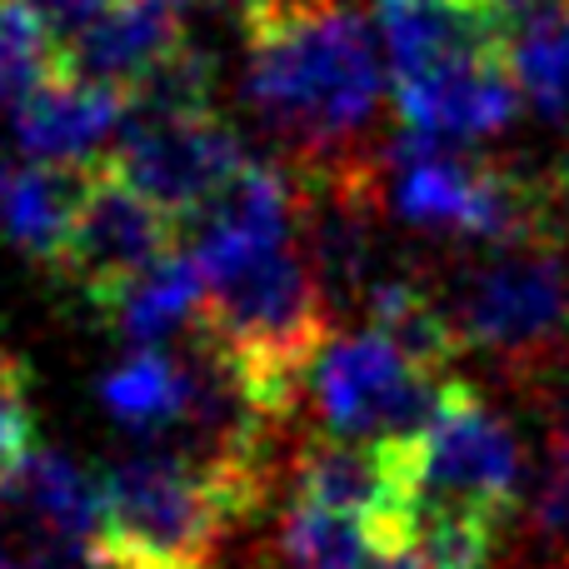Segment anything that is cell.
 <instances>
[{"mask_svg":"<svg viewBox=\"0 0 569 569\" xmlns=\"http://www.w3.org/2000/svg\"><path fill=\"white\" fill-rule=\"evenodd\" d=\"M90 160H16V166H0V226L6 236L26 250L36 266H56L60 246H66L70 226H76V210L86 200Z\"/></svg>","mask_w":569,"mask_h":569,"instance_id":"9c48e42d","label":"cell"},{"mask_svg":"<svg viewBox=\"0 0 569 569\" xmlns=\"http://www.w3.org/2000/svg\"><path fill=\"white\" fill-rule=\"evenodd\" d=\"M20 140L40 160H90L106 156L100 146L120 136L126 126V96L110 86H96L86 76H70L16 110Z\"/></svg>","mask_w":569,"mask_h":569,"instance_id":"30bf717a","label":"cell"},{"mask_svg":"<svg viewBox=\"0 0 569 569\" xmlns=\"http://www.w3.org/2000/svg\"><path fill=\"white\" fill-rule=\"evenodd\" d=\"M30 370L0 345V485L30 460Z\"/></svg>","mask_w":569,"mask_h":569,"instance_id":"2e32d148","label":"cell"},{"mask_svg":"<svg viewBox=\"0 0 569 569\" xmlns=\"http://www.w3.org/2000/svg\"><path fill=\"white\" fill-rule=\"evenodd\" d=\"M170 256H180L176 216H166L140 186H130L110 150L96 156L86 200H80L76 226H70L50 276L80 305L120 315L126 295Z\"/></svg>","mask_w":569,"mask_h":569,"instance_id":"277c9868","label":"cell"},{"mask_svg":"<svg viewBox=\"0 0 569 569\" xmlns=\"http://www.w3.org/2000/svg\"><path fill=\"white\" fill-rule=\"evenodd\" d=\"M70 46H76L80 76L130 96L190 40L180 26V0H110L96 20H86L70 36Z\"/></svg>","mask_w":569,"mask_h":569,"instance_id":"ba28073f","label":"cell"},{"mask_svg":"<svg viewBox=\"0 0 569 569\" xmlns=\"http://www.w3.org/2000/svg\"><path fill=\"white\" fill-rule=\"evenodd\" d=\"M110 156L126 170L130 186H140L166 216H176V226L196 220L250 160L236 130L220 120V110L126 116Z\"/></svg>","mask_w":569,"mask_h":569,"instance_id":"52a82bcc","label":"cell"},{"mask_svg":"<svg viewBox=\"0 0 569 569\" xmlns=\"http://www.w3.org/2000/svg\"><path fill=\"white\" fill-rule=\"evenodd\" d=\"M106 405L126 425L170 430L190 405V365L170 360L166 350H140L106 380Z\"/></svg>","mask_w":569,"mask_h":569,"instance_id":"5bb4252c","label":"cell"},{"mask_svg":"<svg viewBox=\"0 0 569 569\" xmlns=\"http://www.w3.org/2000/svg\"><path fill=\"white\" fill-rule=\"evenodd\" d=\"M0 500H16L20 510H30L56 540L86 545L90 550L100 490H90L86 475L70 460H60V455H30V460L0 485Z\"/></svg>","mask_w":569,"mask_h":569,"instance_id":"4fadbf2b","label":"cell"},{"mask_svg":"<svg viewBox=\"0 0 569 569\" xmlns=\"http://www.w3.org/2000/svg\"><path fill=\"white\" fill-rule=\"evenodd\" d=\"M280 545H284V560L295 569H370V565H380V555H375L360 520L330 515L305 500H295Z\"/></svg>","mask_w":569,"mask_h":569,"instance_id":"9a60e30c","label":"cell"},{"mask_svg":"<svg viewBox=\"0 0 569 569\" xmlns=\"http://www.w3.org/2000/svg\"><path fill=\"white\" fill-rule=\"evenodd\" d=\"M250 100L295 150H335L380 100L370 30L340 0H246Z\"/></svg>","mask_w":569,"mask_h":569,"instance_id":"6da1fadb","label":"cell"},{"mask_svg":"<svg viewBox=\"0 0 569 569\" xmlns=\"http://www.w3.org/2000/svg\"><path fill=\"white\" fill-rule=\"evenodd\" d=\"M455 335L495 355H545L569 340V256L555 236L510 240L475 266L455 300Z\"/></svg>","mask_w":569,"mask_h":569,"instance_id":"8992f818","label":"cell"},{"mask_svg":"<svg viewBox=\"0 0 569 569\" xmlns=\"http://www.w3.org/2000/svg\"><path fill=\"white\" fill-rule=\"evenodd\" d=\"M40 10H46L50 20H56V26H66L70 36H76L80 26H86V20H96L100 10L110 6V0H36Z\"/></svg>","mask_w":569,"mask_h":569,"instance_id":"e0dca14e","label":"cell"},{"mask_svg":"<svg viewBox=\"0 0 569 569\" xmlns=\"http://www.w3.org/2000/svg\"><path fill=\"white\" fill-rule=\"evenodd\" d=\"M450 375L415 365L385 330H365L355 340H330L315 395L335 440L365 445H410L435 425Z\"/></svg>","mask_w":569,"mask_h":569,"instance_id":"5b68a950","label":"cell"},{"mask_svg":"<svg viewBox=\"0 0 569 569\" xmlns=\"http://www.w3.org/2000/svg\"><path fill=\"white\" fill-rule=\"evenodd\" d=\"M196 340L266 420H284L330 350L315 270L284 240L230 276L206 280Z\"/></svg>","mask_w":569,"mask_h":569,"instance_id":"7a4b0ae2","label":"cell"},{"mask_svg":"<svg viewBox=\"0 0 569 569\" xmlns=\"http://www.w3.org/2000/svg\"><path fill=\"white\" fill-rule=\"evenodd\" d=\"M0 569H10V560H6V555H0Z\"/></svg>","mask_w":569,"mask_h":569,"instance_id":"ac0fdd59","label":"cell"},{"mask_svg":"<svg viewBox=\"0 0 569 569\" xmlns=\"http://www.w3.org/2000/svg\"><path fill=\"white\" fill-rule=\"evenodd\" d=\"M70 76H80L70 30L36 0H0V106L20 110Z\"/></svg>","mask_w":569,"mask_h":569,"instance_id":"8fae6325","label":"cell"},{"mask_svg":"<svg viewBox=\"0 0 569 569\" xmlns=\"http://www.w3.org/2000/svg\"><path fill=\"white\" fill-rule=\"evenodd\" d=\"M510 66L540 116H569V0H525Z\"/></svg>","mask_w":569,"mask_h":569,"instance_id":"7c38bea8","label":"cell"},{"mask_svg":"<svg viewBox=\"0 0 569 569\" xmlns=\"http://www.w3.org/2000/svg\"><path fill=\"white\" fill-rule=\"evenodd\" d=\"M236 500L186 455H140L100 485L90 560L100 569H210Z\"/></svg>","mask_w":569,"mask_h":569,"instance_id":"3957f363","label":"cell"}]
</instances>
